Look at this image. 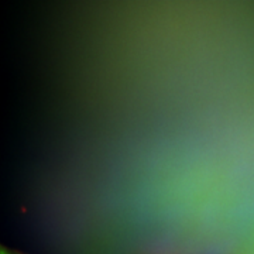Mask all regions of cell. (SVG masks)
<instances>
[{
	"label": "cell",
	"instance_id": "6da1fadb",
	"mask_svg": "<svg viewBox=\"0 0 254 254\" xmlns=\"http://www.w3.org/2000/svg\"><path fill=\"white\" fill-rule=\"evenodd\" d=\"M0 254H13L11 252H10L7 247H4V246H1L0 247Z\"/></svg>",
	"mask_w": 254,
	"mask_h": 254
}]
</instances>
